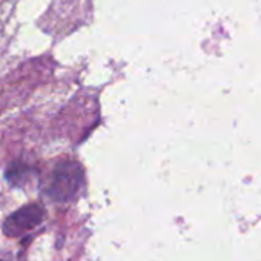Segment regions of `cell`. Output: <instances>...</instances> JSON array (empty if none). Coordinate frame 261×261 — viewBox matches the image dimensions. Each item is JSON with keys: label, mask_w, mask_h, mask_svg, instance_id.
Returning <instances> with one entry per match:
<instances>
[{"label": "cell", "mask_w": 261, "mask_h": 261, "mask_svg": "<svg viewBox=\"0 0 261 261\" xmlns=\"http://www.w3.org/2000/svg\"><path fill=\"white\" fill-rule=\"evenodd\" d=\"M85 175L79 162H59L45 181L43 194L56 203H68L74 200L83 188Z\"/></svg>", "instance_id": "obj_1"}, {"label": "cell", "mask_w": 261, "mask_h": 261, "mask_svg": "<svg viewBox=\"0 0 261 261\" xmlns=\"http://www.w3.org/2000/svg\"><path fill=\"white\" fill-rule=\"evenodd\" d=\"M43 218H45V209L37 203H31L13 212L4 221L2 232L10 238L23 237L25 233L34 230L39 224H42Z\"/></svg>", "instance_id": "obj_2"}, {"label": "cell", "mask_w": 261, "mask_h": 261, "mask_svg": "<svg viewBox=\"0 0 261 261\" xmlns=\"http://www.w3.org/2000/svg\"><path fill=\"white\" fill-rule=\"evenodd\" d=\"M34 177H37V171L22 162L11 163L5 171V180L13 188H25Z\"/></svg>", "instance_id": "obj_3"}, {"label": "cell", "mask_w": 261, "mask_h": 261, "mask_svg": "<svg viewBox=\"0 0 261 261\" xmlns=\"http://www.w3.org/2000/svg\"><path fill=\"white\" fill-rule=\"evenodd\" d=\"M0 261H13V259H11V256L8 255V256H4V258H2V259H0Z\"/></svg>", "instance_id": "obj_4"}]
</instances>
